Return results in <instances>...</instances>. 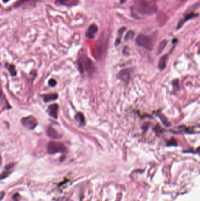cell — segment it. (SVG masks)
Returning <instances> with one entry per match:
<instances>
[{"mask_svg": "<svg viewBox=\"0 0 200 201\" xmlns=\"http://www.w3.org/2000/svg\"><path fill=\"white\" fill-rule=\"evenodd\" d=\"M133 8L138 13L143 15H152L157 11L155 4L149 0H134Z\"/></svg>", "mask_w": 200, "mask_h": 201, "instance_id": "1", "label": "cell"}, {"mask_svg": "<svg viewBox=\"0 0 200 201\" xmlns=\"http://www.w3.org/2000/svg\"><path fill=\"white\" fill-rule=\"evenodd\" d=\"M137 44L145 48L146 49L151 50L153 47V42L152 38L143 34H140L138 36L136 39Z\"/></svg>", "mask_w": 200, "mask_h": 201, "instance_id": "2", "label": "cell"}, {"mask_svg": "<svg viewBox=\"0 0 200 201\" xmlns=\"http://www.w3.org/2000/svg\"><path fill=\"white\" fill-rule=\"evenodd\" d=\"M48 152L50 154L56 153H63L66 152V149L65 145L59 142L51 141L48 145Z\"/></svg>", "mask_w": 200, "mask_h": 201, "instance_id": "3", "label": "cell"}, {"mask_svg": "<svg viewBox=\"0 0 200 201\" xmlns=\"http://www.w3.org/2000/svg\"><path fill=\"white\" fill-rule=\"evenodd\" d=\"M78 64L82 71L85 70L89 73L91 71H93L94 67H93L92 61L86 56L79 59Z\"/></svg>", "mask_w": 200, "mask_h": 201, "instance_id": "4", "label": "cell"}, {"mask_svg": "<svg viewBox=\"0 0 200 201\" xmlns=\"http://www.w3.org/2000/svg\"><path fill=\"white\" fill-rule=\"evenodd\" d=\"M21 123L23 127L28 129H34L38 125V121L32 116L25 117L21 119Z\"/></svg>", "mask_w": 200, "mask_h": 201, "instance_id": "5", "label": "cell"}, {"mask_svg": "<svg viewBox=\"0 0 200 201\" xmlns=\"http://www.w3.org/2000/svg\"><path fill=\"white\" fill-rule=\"evenodd\" d=\"M98 26L96 24H93L89 26V27L88 28V29L86 31V37L88 38H89V39L94 38L95 35L98 32Z\"/></svg>", "mask_w": 200, "mask_h": 201, "instance_id": "6", "label": "cell"}, {"mask_svg": "<svg viewBox=\"0 0 200 201\" xmlns=\"http://www.w3.org/2000/svg\"><path fill=\"white\" fill-rule=\"evenodd\" d=\"M198 16V14H196V13H192V12H191V13L186 14L184 17V18L183 20H181L178 23V26H177V29H180V28H181L182 26L187 21H188V20H191L192 18H195Z\"/></svg>", "mask_w": 200, "mask_h": 201, "instance_id": "7", "label": "cell"}, {"mask_svg": "<svg viewBox=\"0 0 200 201\" xmlns=\"http://www.w3.org/2000/svg\"><path fill=\"white\" fill-rule=\"evenodd\" d=\"M58 105L56 104L51 105L48 107L47 110L49 115L55 119L58 118Z\"/></svg>", "mask_w": 200, "mask_h": 201, "instance_id": "8", "label": "cell"}, {"mask_svg": "<svg viewBox=\"0 0 200 201\" xmlns=\"http://www.w3.org/2000/svg\"><path fill=\"white\" fill-rule=\"evenodd\" d=\"M78 2L77 0H56V3L60 5L66 6H72L77 5Z\"/></svg>", "mask_w": 200, "mask_h": 201, "instance_id": "9", "label": "cell"}, {"mask_svg": "<svg viewBox=\"0 0 200 201\" xmlns=\"http://www.w3.org/2000/svg\"><path fill=\"white\" fill-rule=\"evenodd\" d=\"M47 134L49 137L54 138V139L59 138L61 136V135L58 134V132L52 127H49L47 129Z\"/></svg>", "mask_w": 200, "mask_h": 201, "instance_id": "10", "label": "cell"}, {"mask_svg": "<svg viewBox=\"0 0 200 201\" xmlns=\"http://www.w3.org/2000/svg\"><path fill=\"white\" fill-rule=\"evenodd\" d=\"M117 77L123 80L124 81H128V80L129 79V77H130V73L129 72L128 70L127 69H124L123 71H120L119 73V74H118V76Z\"/></svg>", "mask_w": 200, "mask_h": 201, "instance_id": "11", "label": "cell"}, {"mask_svg": "<svg viewBox=\"0 0 200 201\" xmlns=\"http://www.w3.org/2000/svg\"><path fill=\"white\" fill-rule=\"evenodd\" d=\"M43 99L45 102H49L52 101H55L58 98V94H48L42 95Z\"/></svg>", "mask_w": 200, "mask_h": 201, "instance_id": "12", "label": "cell"}, {"mask_svg": "<svg viewBox=\"0 0 200 201\" xmlns=\"http://www.w3.org/2000/svg\"><path fill=\"white\" fill-rule=\"evenodd\" d=\"M75 120L79 124L80 127H83L85 125V117L82 112H78L75 115Z\"/></svg>", "mask_w": 200, "mask_h": 201, "instance_id": "13", "label": "cell"}, {"mask_svg": "<svg viewBox=\"0 0 200 201\" xmlns=\"http://www.w3.org/2000/svg\"><path fill=\"white\" fill-rule=\"evenodd\" d=\"M167 55H164L161 57L160 60L159 61V68L160 69L162 70L164 69L167 65Z\"/></svg>", "mask_w": 200, "mask_h": 201, "instance_id": "14", "label": "cell"}, {"mask_svg": "<svg viewBox=\"0 0 200 201\" xmlns=\"http://www.w3.org/2000/svg\"><path fill=\"white\" fill-rule=\"evenodd\" d=\"M5 67L7 68L9 72L10 73V74L12 76H16V68L15 66L12 64H5Z\"/></svg>", "mask_w": 200, "mask_h": 201, "instance_id": "15", "label": "cell"}, {"mask_svg": "<svg viewBox=\"0 0 200 201\" xmlns=\"http://www.w3.org/2000/svg\"><path fill=\"white\" fill-rule=\"evenodd\" d=\"M167 44V40H163L162 41V42L160 43V44L159 45L158 47V50H157V52L158 54H160L164 50V49L165 48Z\"/></svg>", "mask_w": 200, "mask_h": 201, "instance_id": "16", "label": "cell"}, {"mask_svg": "<svg viewBox=\"0 0 200 201\" xmlns=\"http://www.w3.org/2000/svg\"><path fill=\"white\" fill-rule=\"evenodd\" d=\"M126 28L125 27H122L120 28L119 31H118V34H119V38H117L116 40L115 44L116 45H117L119 44L120 43V38H121V36L123 34V32L126 31Z\"/></svg>", "mask_w": 200, "mask_h": 201, "instance_id": "17", "label": "cell"}, {"mask_svg": "<svg viewBox=\"0 0 200 201\" xmlns=\"http://www.w3.org/2000/svg\"><path fill=\"white\" fill-rule=\"evenodd\" d=\"M134 35V33L133 31H129L126 35L125 36V40L126 41H127V40H129V39H132Z\"/></svg>", "mask_w": 200, "mask_h": 201, "instance_id": "18", "label": "cell"}, {"mask_svg": "<svg viewBox=\"0 0 200 201\" xmlns=\"http://www.w3.org/2000/svg\"><path fill=\"white\" fill-rule=\"evenodd\" d=\"M164 14H162V13H160L159 14V22L161 23V25H162L166 21H167V18H163L162 17L164 16Z\"/></svg>", "mask_w": 200, "mask_h": 201, "instance_id": "19", "label": "cell"}, {"mask_svg": "<svg viewBox=\"0 0 200 201\" xmlns=\"http://www.w3.org/2000/svg\"><path fill=\"white\" fill-rule=\"evenodd\" d=\"M49 85L51 86V87H55L56 85V81L54 80V79H51L49 81V82H48Z\"/></svg>", "mask_w": 200, "mask_h": 201, "instance_id": "20", "label": "cell"}, {"mask_svg": "<svg viewBox=\"0 0 200 201\" xmlns=\"http://www.w3.org/2000/svg\"><path fill=\"white\" fill-rule=\"evenodd\" d=\"M9 0H3V2H4V3H7V2H8Z\"/></svg>", "mask_w": 200, "mask_h": 201, "instance_id": "21", "label": "cell"}]
</instances>
